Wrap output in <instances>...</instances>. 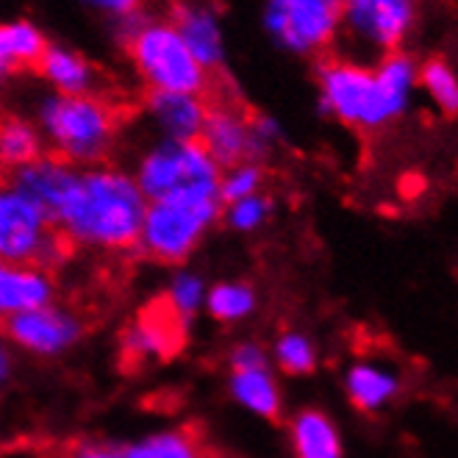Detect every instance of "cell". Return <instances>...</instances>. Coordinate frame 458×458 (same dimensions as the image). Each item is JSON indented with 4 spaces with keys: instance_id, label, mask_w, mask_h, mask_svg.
Returning <instances> with one entry per match:
<instances>
[{
    "instance_id": "obj_8",
    "label": "cell",
    "mask_w": 458,
    "mask_h": 458,
    "mask_svg": "<svg viewBox=\"0 0 458 458\" xmlns=\"http://www.w3.org/2000/svg\"><path fill=\"white\" fill-rule=\"evenodd\" d=\"M264 31L298 59H326L342 31V0H264Z\"/></svg>"
},
{
    "instance_id": "obj_15",
    "label": "cell",
    "mask_w": 458,
    "mask_h": 458,
    "mask_svg": "<svg viewBox=\"0 0 458 458\" xmlns=\"http://www.w3.org/2000/svg\"><path fill=\"white\" fill-rule=\"evenodd\" d=\"M145 112L170 142H198L208 98L186 92H145Z\"/></svg>"
},
{
    "instance_id": "obj_5",
    "label": "cell",
    "mask_w": 458,
    "mask_h": 458,
    "mask_svg": "<svg viewBox=\"0 0 458 458\" xmlns=\"http://www.w3.org/2000/svg\"><path fill=\"white\" fill-rule=\"evenodd\" d=\"M75 253L78 248L45 220L31 200L20 195L6 178H0V264L31 267L50 276Z\"/></svg>"
},
{
    "instance_id": "obj_28",
    "label": "cell",
    "mask_w": 458,
    "mask_h": 458,
    "mask_svg": "<svg viewBox=\"0 0 458 458\" xmlns=\"http://www.w3.org/2000/svg\"><path fill=\"white\" fill-rule=\"evenodd\" d=\"M269 208H273V203H269V198H264L261 192L250 195V198H242V200L228 206V223L236 231H250V228H256L259 223L267 220Z\"/></svg>"
},
{
    "instance_id": "obj_1",
    "label": "cell",
    "mask_w": 458,
    "mask_h": 458,
    "mask_svg": "<svg viewBox=\"0 0 458 458\" xmlns=\"http://www.w3.org/2000/svg\"><path fill=\"white\" fill-rule=\"evenodd\" d=\"M420 62L406 50L386 53L375 64L326 56L317 64L319 106L359 131H381L406 114L417 89Z\"/></svg>"
},
{
    "instance_id": "obj_21",
    "label": "cell",
    "mask_w": 458,
    "mask_h": 458,
    "mask_svg": "<svg viewBox=\"0 0 458 458\" xmlns=\"http://www.w3.org/2000/svg\"><path fill=\"white\" fill-rule=\"evenodd\" d=\"M292 439L298 458H339L336 428L319 411H303L292 422Z\"/></svg>"
},
{
    "instance_id": "obj_26",
    "label": "cell",
    "mask_w": 458,
    "mask_h": 458,
    "mask_svg": "<svg viewBox=\"0 0 458 458\" xmlns=\"http://www.w3.org/2000/svg\"><path fill=\"white\" fill-rule=\"evenodd\" d=\"M264 170L259 165H239L220 175V203L231 206L242 198H250L261 192Z\"/></svg>"
},
{
    "instance_id": "obj_19",
    "label": "cell",
    "mask_w": 458,
    "mask_h": 458,
    "mask_svg": "<svg viewBox=\"0 0 458 458\" xmlns=\"http://www.w3.org/2000/svg\"><path fill=\"white\" fill-rule=\"evenodd\" d=\"M42 133L22 117H0V173L9 175L42 156Z\"/></svg>"
},
{
    "instance_id": "obj_30",
    "label": "cell",
    "mask_w": 458,
    "mask_h": 458,
    "mask_svg": "<svg viewBox=\"0 0 458 458\" xmlns=\"http://www.w3.org/2000/svg\"><path fill=\"white\" fill-rule=\"evenodd\" d=\"M84 6L92 9L95 14L106 17L109 22H117V20H125L131 14H137L142 6V0H84Z\"/></svg>"
},
{
    "instance_id": "obj_23",
    "label": "cell",
    "mask_w": 458,
    "mask_h": 458,
    "mask_svg": "<svg viewBox=\"0 0 458 458\" xmlns=\"http://www.w3.org/2000/svg\"><path fill=\"white\" fill-rule=\"evenodd\" d=\"M233 394L245 403L248 409L267 420H278L281 414V397L276 389V381L269 378L267 369H233L231 378Z\"/></svg>"
},
{
    "instance_id": "obj_22",
    "label": "cell",
    "mask_w": 458,
    "mask_h": 458,
    "mask_svg": "<svg viewBox=\"0 0 458 458\" xmlns=\"http://www.w3.org/2000/svg\"><path fill=\"white\" fill-rule=\"evenodd\" d=\"M347 392L361 411H378L397 394V381L386 369L359 364L347 375Z\"/></svg>"
},
{
    "instance_id": "obj_4",
    "label": "cell",
    "mask_w": 458,
    "mask_h": 458,
    "mask_svg": "<svg viewBox=\"0 0 458 458\" xmlns=\"http://www.w3.org/2000/svg\"><path fill=\"white\" fill-rule=\"evenodd\" d=\"M123 47L128 50V59L148 92H186L208 98L211 75L195 62L167 17H153L148 12Z\"/></svg>"
},
{
    "instance_id": "obj_7",
    "label": "cell",
    "mask_w": 458,
    "mask_h": 458,
    "mask_svg": "<svg viewBox=\"0 0 458 458\" xmlns=\"http://www.w3.org/2000/svg\"><path fill=\"white\" fill-rule=\"evenodd\" d=\"M420 20V0H342V31L347 42L336 56L375 64L386 53L403 50Z\"/></svg>"
},
{
    "instance_id": "obj_11",
    "label": "cell",
    "mask_w": 458,
    "mask_h": 458,
    "mask_svg": "<svg viewBox=\"0 0 458 458\" xmlns=\"http://www.w3.org/2000/svg\"><path fill=\"white\" fill-rule=\"evenodd\" d=\"M198 142L220 170L256 165L267 153V145L259 140V133L253 128V117L228 98L208 100L206 123Z\"/></svg>"
},
{
    "instance_id": "obj_17",
    "label": "cell",
    "mask_w": 458,
    "mask_h": 458,
    "mask_svg": "<svg viewBox=\"0 0 458 458\" xmlns=\"http://www.w3.org/2000/svg\"><path fill=\"white\" fill-rule=\"evenodd\" d=\"M53 298V278L31 267L0 264V317L47 306Z\"/></svg>"
},
{
    "instance_id": "obj_24",
    "label": "cell",
    "mask_w": 458,
    "mask_h": 458,
    "mask_svg": "<svg viewBox=\"0 0 458 458\" xmlns=\"http://www.w3.org/2000/svg\"><path fill=\"white\" fill-rule=\"evenodd\" d=\"M417 87H422L428 92V98L439 106V112H445L447 117L455 114V109H458V78H455L453 64L445 56H430L420 64Z\"/></svg>"
},
{
    "instance_id": "obj_9",
    "label": "cell",
    "mask_w": 458,
    "mask_h": 458,
    "mask_svg": "<svg viewBox=\"0 0 458 458\" xmlns=\"http://www.w3.org/2000/svg\"><path fill=\"white\" fill-rule=\"evenodd\" d=\"M220 211V200H156L145 208L137 248L150 261L178 264L192 253Z\"/></svg>"
},
{
    "instance_id": "obj_27",
    "label": "cell",
    "mask_w": 458,
    "mask_h": 458,
    "mask_svg": "<svg viewBox=\"0 0 458 458\" xmlns=\"http://www.w3.org/2000/svg\"><path fill=\"white\" fill-rule=\"evenodd\" d=\"M278 364L292 375H306L314 369V347L301 334H284L276 344Z\"/></svg>"
},
{
    "instance_id": "obj_10",
    "label": "cell",
    "mask_w": 458,
    "mask_h": 458,
    "mask_svg": "<svg viewBox=\"0 0 458 458\" xmlns=\"http://www.w3.org/2000/svg\"><path fill=\"white\" fill-rule=\"evenodd\" d=\"M186 322L170 294H158L145 303L137 319L123 331L120 339V364L125 369H140L148 361H170L186 347Z\"/></svg>"
},
{
    "instance_id": "obj_16",
    "label": "cell",
    "mask_w": 458,
    "mask_h": 458,
    "mask_svg": "<svg viewBox=\"0 0 458 458\" xmlns=\"http://www.w3.org/2000/svg\"><path fill=\"white\" fill-rule=\"evenodd\" d=\"M34 70L56 95H98L100 92L98 67L84 56V53H78L67 45L47 42Z\"/></svg>"
},
{
    "instance_id": "obj_29",
    "label": "cell",
    "mask_w": 458,
    "mask_h": 458,
    "mask_svg": "<svg viewBox=\"0 0 458 458\" xmlns=\"http://www.w3.org/2000/svg\"><path fill=\"white\" fill-rule=\"evenodd\" d=\"M200 292H203L200 278H195V276H178L167 294H170V301L175 303V309L183 317H190L200 306Z\"/></svg>"
},
{
    "instance_id": "obj_20",
    "label": "cell",
    "mask_w": 458,
    "mask_h": 458,
    "mask_svg": "<svg viewBox=\"0 0 458 458\" xmlns=\"http://www.w3.org/2000/svg\"><path fill=\"white\" fill-rule=\"evenodd\" d=\"M45 47L47 39L31 20L0 22V59L12 67V72L37 67Z\"/></svg>"
},
{
    "instance_id": "obj_12",
    "label": "cell",
    "mask_w": 458,
    "mask_h": 458,
    "mask_svg": "<svg viewBox=\"0 0 458 458\" xmlns=\"http://www.w3.org/2000/svg\"><path fill=\"white\" fill-rule=\"evenodd\" d=\"M84 331H87L84 317L53 306H39V309L0 317V334L39 356L62 353V350L75 344Z\"/></svg>"
},
{
    "instance_id": "obj_6",
    "label": "cell",
    "mask_w": 458,
    "mask_h": 458,
    "mask_svg": "<svg viewBox=\"0 0 458 458\" xmlns=\"http://www.w3.org/2000/svg\"><path fill=\"white\" fill-rule=\"evenodd\" d=\"M220 175L200 142H170L150 148L140 167L137 186L145 200H220Z\"/></svg>"
},
{
    "instance_id": "obj_2",
    "label": "cell",
    "mask_w": 458,
    "mask_h": 458,
    "mask_svg": "<svg viewBox=\"0 0 458 458\" xmlns=\"http://www.w3.org/2000/svg\"><path fill=\"white\" fill-rule=\"evenodd\" d=\"M148 200L128 173L100 165L81 170L56 228L75 248L133 250L140 242Z\"/></svg>"
},
{
    "instance_id": "obj_25",
    "label": "cell",
    "mask_w": 458,
    "mask_h": 458,
    "mask_svg": "<svg viewBox=\"0 0 458 458\" xmlns=\"http://www.w3.org/2000/svg\"><path fill=\"white\" fill-rule=\"evenodd\" d=\"M253 306H256V298L250 286H242V284H223L208 294V311L223 322L242 319L253 311Z\"/></svg>"
},
{
    "instance_id": "obj_34",
    "label": "cell",
    "mask_w": 458,
    "mask_h": 458,
    "mask_svg": "<svg viewBox=\"0 0 458 458\" xmlns=\"http://www.w3.org/2000/svg\"><path fill=\"white\" fill-rule=\"evenodd\" d=\"M12 75H14V72H12V67H9V64H6L4 59H0V87H4V84H6V81H9Z\"/></svg>"
},
{
    "instance_id": "obj_14",
    "label": "cell",
    "mask_w": 458,
    "mask_h": 458,
    "mask_svg": "<svg viewBox=\"0 0 458 458\" xmlns=\"http://www.w3.org/2000/svg\"><path fill=\"white\" fill-rule=\"evenodd\" d=\"M78 175H81V170L67 165L64 158L53 156V153H42L39 158L31 161V165H25L4 178L45 214V220L50 225H56L70 192L75 190Z\"/></svg>"
},
{
    "instance_id": "obj_32",
    "label": "cell",
    "mask_w": 458,
    "mask_h": 458,
    "mask_svg": "<svg viewBox=\"0 0 458 458\" xmlns=\"http://www.w3.org/2000/svg\"><path fill=\"white\" fill-rule=\"evenodd\" d=\"M53 458H120V453L98 445H62Z\"/></svg>"
},
{
    "instance_id": "obj_33",
    "label": "cell",
    "mask_w": 458,
    "mask_h": 458,
    "mask_svg": "<svg viewBox=\"0 0 458 458\" xmlns=\"http://www.w3.org/2000/svg\"><path fill=\"white\" fill-rule=\"evenodd\" d=\"M6 378H9V356H6L4 344H0V386H4Z\"/></svg>"
},
{
    "instance_id": "obj_31",
    "label": "cell",
    "mask_w": 458,
    "mask_h": 458,
    "mask_svg": "<svg viewBox=\"0 0 458 458\" xmlns=\"http://www.w3.org/2000/svg\"><path fill=\"white\" fill-rule=\"evenodd\" d=\"M233 369H267V356L256 344H239L231 356Z\"/></svg>"
},
{
    "instance_id": "obj_18",
    "label": "cell",
    "mask_w": 458,
    "mask_h": 458,
    "mask_svg": "<svg viewBox=\"0 0 458 458\" xmlns=\"http://www.w3.org/2000/svg\"><path fill=\"white\" fill-rule=\"evenodd\" d=\"M120 458H223V453L214 450L198 428H181L133 445Z\"/></svg>"
},
{
    "instance_id": "obj_13",
    "label": "cell",
    "mask_w": 458,
    "mask_h": 458,
    "mask_svg": "<svg viewBox=\"0 0 458 458\" xmlns=\"http://www.w3.org/2000/svg\"><path fill=\"white\" fill-rule=\"evenodd\" d=\"M167 20L175 25L183 45L190 47L195 62L208 75L220 72L225 67L228 50H225L223 17L211 0H175Z\"/></svg>"
},
{
    "instance_id": "obj_3",
    "label": "cell",
    "mask_w": 458,
    "mask_h": 458,
    "mask_svg": "<svg viewBox=\"0 0 458 458\" xmlns=\"http://www.w3.org/2000/svg\"><path fill=\"white\" fill-rule=\"evenodd\" d=\"M37 128L53 156L87 170L106 165L112 156L120 133V112L100 95L47 92L37 106Z\"/></svg>"
}]
</instances>
